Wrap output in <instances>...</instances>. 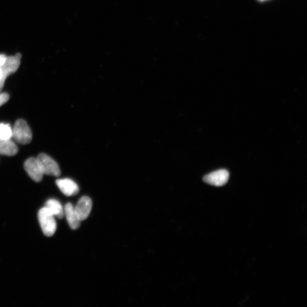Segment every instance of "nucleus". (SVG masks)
Listing matches in <instances>:
<instances>
[{
	"label": "nucleus",
	"mask_w": 307,
	"mask_h": 307,
	"mask_svg": "<svg viewBox=\"0 0 307 307\" xmlns=\"http://www.w3.org/2000/svg\"><path fill=\"white\" fill-rule=\"evenodd\" d=\"M38 220L44 235L53 236L57 230V222L54 215L46 207L39 210Z\"/></svg>",
	"instance_id": "obj_1"
},
{
	"label": "nucleus",
	"mask_w": 307,
	"mask_h": 307,
	"mask_svg": "<svg viewBox=\"0 0 307 307\" xmlns=\"http://www.w3.org/2000/svg\"><path fill=\"white\" fill-rule=\"evenodd\" d=\"M12 138L18 144H30L32 140V132L30 127L25 120H18L12 129Z\"/></svg>",
	"instance_id": "obj_2"
},
{
	"label": "nucleus",
	"mask_w": 307,
	"mask_h": 307,
	"mask_svg": "<svg viewBox=\"0 0 307 307\" xmlns=\"http://www.w3.org/2000/svg\"><path fill=\"white\" fill-rule=\"evenodd\" d=\"M17 54L14 56L7 57V59L2 66L0 67V92L3 89L7 77L15 72L21 63V56Z\"/></svg>",
	"instance_id": "obj_3"
},
{
	"label": "nucleus",
	"mask_w": 307,
	"mask_h": 307,
	"mask_svg": "<svg viewBox=\"0 0 307 307\" xmlns=\"http://www.w3.org/2000/svg\"><path fill=\"white\" fill-rule=\"evenodd\" d=\"M40 166L44 175H51V176L59 177L61 175V170L58 163L45 154L41 153L37 157Z\"/></svg>",
	"instance_id": "obj_4"
},
{
	"label": "nucleus",
	"mask_w": 307,
	"mask_h": 307,
	"mask_svg": "<svg viewBox=\"0 0 307 307\" xmlns=\"http://www.w3.org/2000/svg\"><path fill=\"white\" fill-rule=\"evenodd\" d=\"M229 178V173L224 169L215 171L213 173L206 175L203 178V181L207 184L220 187L226 184Z\"/></svg>",
	"instance_id": "obj_5"
},
{
	"label": "nucleus",
	"mask_w": 307,
	"mask_h": 307,
	"mask_svg": "<svg viewBox=\"0 0 307 307\" xmlns=\"http://www.w3.org/2000/svg\"><path fill=\"white\" fill-rule=\"evenodd\" d=\"M24 168L32 180L36 182L42 181L44 174L37 158H31L26 160Z\"/></svg>",
	"instance_id": "obj_6"
},
{
	"label": "nucleus",
	"mask_w": 307,
	"mask_h": 307,
	"mask_svg": "<svg viewBox=\"0 0 307 307\" xmlns=\"http://www.w3.org/2000/svg\"><path fill=\"white\" fill-rule=\"evenodd\" d=\"M92 208V200L88 196H83L78 201L75 208L79 220L82 221L89 217Z\"/></svg>",
	"instance_id": "obj_7"
},
{
	"label": "nucleus",
	"mask_w": 307,
	"mask_h": 307,
	"mask_svg": "<svg viewBox=\"0 0 307 307\" xmlns=\"http://www.w3.org/2000/svg\"><path fill=\"white\" fill-rule=\"evenodd\" d=\"M56 184L61 192L67 196L78 194L79 191L78 184L72 179L68 178L58 179Z\"/></svg>",
	"instance_id": "obj_8"
},
{
	"label": "nucleus",
	"mask_w": 307,
	"mask_h": 307,
	"mask_svg": "<svg viewBox=\"0 0 307 307\" xmlns=\"http://www.w3.org/2000/svg\"><path fill=\"white\" fill-rule=\"evenodd\" d=\"M64 216L66 217L68 225L73 230L78 229L80 226V221L75 213L74 207L71 203H67L64 208Z\"/></svg>",
	"instance_id": "obj_9"
},
{
	"label": "nucleus",
	"mask_w": 307,
	"mask_h": 307,
	"mask_svg": "<svg viewBox=\"0 0 307 307\" xmlns=\"http://www.w3.org/2000/svg\"><path fill=\"white\" fill-rule=\"evenodd\" d=\"M55 217L61 219L64 216V208L60 202L56 199H50L46 203L45 206Z\"/></svg>",
	"instance_id": "obj_10"
},
{
	"label": "nucleus",
	"mask_w": 307,
	"mask_h": 307,
	"mask_svg": "<svg viewBox=\"0 0 307 307\" xmlns=\"http://www.w3.org/2000/svg\"><path fill=\"white\" fill-rule=\"evenodd\" d=\"M18 152V146L13 141H0V155L14 156L17 154Z\"/></svg>",
	"instance_id": "obj_11"
},
{
	"label": "nucleus",
	"mask_w": 307,
	"mask_h": 307,
	"mask_svg": "<svg viewBox=\"0 0 307 307\" xmlns=\"http://www.w3.org/2000/svg\"><path fill=\"white\" fill-rule=\"evenodd\" d=\"M12 138V128L9 124L0 123V141L11 140Z\"/></svg>",
	"instance_id": "obj_12"
},
{
	"label": "nucleus",
	"mask_w": 307,
	"mask_h": 307,
	"mask_svg": "<svg viewBox=\"0 0 307 307\" xmlns=\"http://www.w3.org/2000/svg\"><path fill=\"white\" fill-rule=\"evenodd\" d=\"M9 100V95L6 93L0 92V107Z\"/></svg>",
	"instance_id": "obj_13"
},
{
	"label": "nucleus",
	"mask_w": 307,
	"mask_h": 307,
	"mask_svg": "<svg viewBox=\"0 0 307 307\" xmlns=\"http://www.w3.org/2000/svg\"><path fill=\"white\" fill-rule=\"evenodd\" d=\"M7 59V57L4 55H0V67L5 63V62Z\"/></svg>",
	"instance_id": "obj_14"
},
{
	"label": "nucleus",
	"mask_w": 307,
	"mask_h": 307,
	"mask_svg": "<svg viewBox=\"0 0 307 307\" xmlns=\"http://www.w3.org/2000/svg\"><path fill=\"white\" fill-rule=\"evenodd\" d=\"M261 1H264V0H261Z\"/></svg>",
	"instance_id": "obj_15"
}]
</instances>
